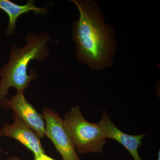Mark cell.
I'll use <instances>...</instances> for the list:
<instances>
[{"label":"cell","instance_id":"obj_1","mask_svg":"<svg viewBox=\"0 0 160 160\" xmlns=\"http://www.w3.org/2000/svg\"><path fill=\"white\" fill-rule=\"evenodd\" d=\"M71 1L78 7L80 14L72 29L78 59L96 69L108 65L112 44L107 27L93 4L87 1Z\"/></svg>","mask_w":160,"mask_h":160},{"label":"cell","instance_id":"obj_2","mask_svg":"<svg viewBox=\"0 0 160 160\" xmlns=\"http://www.w3.org/2000/svg\"><path fill=\"white\" fill-rule=\"evenodd\" d=\"M25 40L27 42L22 48L12 44L8 63L0 69V100L9 95L8 92L11 87L15 88L17 93H24L32 81L38 77L34 69H32L30 74H28L29 63L34 60L44 62L49 57L47 45L51 37L48 32H29Z\"/></svg>","mask_w":160,"mask_h":160},{"label":"cell","instance_id":"obj_3","mask_svg":"<svg viewBox=\"0 0 160 160\" xmlns=\"http://www.w3.org/2000/svg\"><path fill=\"white\" fill-rule=\"evenodd\" d=\"M64 128L76 151L81 154L103 152L106 139L98 123L88 122L76 106L65 115Z\"/></svg>","mask_w":160,"mask_h":160},{"label":"cell","instance_id":"obj_4","mask_svg":"<svg viewBox=\"0 0 160 160\" xmlns=\"http://www.w3.org/2000/svg\"><path fill=\"white\" fill-rule=\"evenodd\" d=\"M42 112L46 122V136L53 143L63 160H81L58 113L47 108H43Z\"/></svg>","mask_w":160,"mask_h":160},{"label":"cell","instance_id":"obj_5","mask_svg":"<svg viewBox=\"0 0 160 160\" xmlns=\"http://www.w3.org/2000/svg\"><path fill=\"white\" fill-rule=\"evenodd\" d=\"M0 106L5 109H12L32 129L40 138L46 136V122L42 115L39 113L27 101L24 93H17L11 99L0 100Z\"/></svg>","mask_w":160,"mask_h":160},{"label":"cell","instance_id":"obj_6","mask_svg":"<svg viewBox=\"0 0 160 160\" xmlns=\"http://www.w3.org/2000/svg\"><path fill=\"white\" fill-rule=\"evenodd\" d=\"M12 116L14 122L11 125L6 123L0 129V137H8L18 140L32 152L35 158L45 153L37 133L15 112H12Z\"/></svg>","mask_w":160,"mask_h":160},{"label":"cell","instance_id":"obj_7","mask_svg":"<svg viewBox=\"0 0 160 160\" xmlns=\"http://www.w3.org/2000/svg\"><path fill=\"white\" fill-rule=\"evenodd\" d=\"M98 123L106 139L114 140L121 144L130 153L133 160H142L139 155L138 149L146 134L131 135L124 133L112 122L105 110H103Z\"/></svg>","mask_w":160,"mask_h":160},{"label":"cell","instance_id":"obj_8","mask_svg":"<svg viewBox=\"0 0 160 160\" xmlns=\"http://www.w3.org/2000/svg\"><path fill=\"white\" fill-rule=\"evenodd\" d=\"M35 3L33 0H29L25 5H19L9 0H0V10L5 12L9 17L6 36H10L14 33L16 30L17 21L22 15L33 12L36 14L46 15L49 12L48 7H37Z\"/></svg>","mask_w":160,"mask_h":160},{"label":"cell","instance_id":"obj_9","mask_svg":"<svg viewBox=\"0 0 160 160\" xmlns=\"http://www.w3.org/2000/svg\"><path fill=\"white\" fill-rule=\"evenodd\" d=\"M34 160H55L54 159L50 157L49 156L47 155L44 153L40 155L39 157L37 158H35Z\"/></svg>","mask_w":160,"mask_h":160},{"label":"cell","instance_id":"obj_10","mask_svg":"<svg viewBox=\"0 0 160 160\" xmlns=\"http://www.w3.org/2000/svg\"><path fill=\"white\" fill-rule=\"evenodd\" d=\"M8 160H22L16 156H13L9 158H8Z\"/></svg>","mask_w":160,"mask_h":160},{"label":"cell","instance_id":"obj_11","mask_svg":"<svg viewBox=\"0 0 160 160\" xmlns=\"http://www.w3.org/2000/svg\"><path fill=\"white\" fill-rule=\"evenodd\" d=\"M157 160H160V151L159 150L158 153V159Z\"/></svg>","mask_w":160,"mask_h":160},{"label":"cell","instance_id":"obj_12","mask_svg":"<svg viewBox=\"0 0 160 160\" xmlns=\"http://www.w3.org/2000/svg\"><path fill=\"white\" fill-rule=\"evenodd\" d=\"M0 79H1V75H0ZM0 152H4V153H6L5 152H4L3 151L2 149V148H1V147H0Z\"/></svg>","mask_w":160,"mask_h":160}]
</instances>
